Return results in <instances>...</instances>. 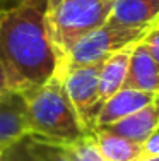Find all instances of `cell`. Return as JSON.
I'll use <instances>...</instances> for the list:
<instances>
[{
  "label": "cell",
  "instance_id": "19",
  "mask_svg": "<svg viewBox=\"0 0 159 161\" xmlns=\"http://www.w3.org/2000/svg\"><path fill=\"white\" fill-rule=\"evenodd\" d=\"M9 91L7 87V82H5V75H3V69H2V64H0V94Z\"/></svg>",
  "mask_w": 159,
  "mask_h": 161
},
{
  "label": "cell",
  "instance_id": "7",
  "mask_svg": "<svg viewBox=\"0 0 159 161\" xmlns=\"http://www.w3.org/2000/svg\"><path fill=\"white\" fill-rule=\"evenodd\" d=\"M24 99L21 93L5 91L0 94V149L29 136Z\"/></svg>",
  "mask_w": 159,
  "mask_h": 161
},
{
  "label": "cell",
  "instance_id": "16",
  "mask_svg": "<svg viewBox=\"0 0 159 161\" xmlns=\"http://www.w3.org/2000/svg\"><path fill=\"white\" fill-rule=\"evenodd\" d=\"M140 41L144 43V47L147 48V52L152 57V60L156 62V65L159 67V28L151 26V29L146 33V36H144Z\"/></svg>",
  "mask_w": 159,
  "mask_h": 161
},
{
  "label": "cell",
  "instance_id": "13",
  "mask_svg": "<svg viewBox=\"0 0 159 161\" xmlns=\"http://www.w3.org/2000/svg\"><path fill=\"white\" fill-rule=\"evenodd\" d=\"M24 144L33 161H70L60 144L38 139L33 136H26Z\"/></svg>",
  "mask_w": 159,
  "mask_h": 161
},
{
  "label": "cell",
  "instance_id": "14",
  "mask_svg": "<svg viewBox=\"0 0 159 161\" xmlns=\"http://www.w3.org/2000/svg\"><path fill=\"white\" fill-rule=\"evenodd\" d=\"M60 146L70 161H106L101 151L98 149L93 134H86L81 139Z\"/></svg>",
  "mask_w": 159,
  "mask_h": 161
},
{
  "label": "cell",
  "instance_id": "8",
  "mask_svg": "<svg viewBox=\"0 0 159 161\" xmlns=\"http://www.w3.org/2000/svg\"><path fill=\"white\" fill-rule=\"evenodd\" d=\"M157 96L159 93H147V91L123 87L101 105L99 112L96 115V120H94V129H101L116 120H122L128 115L135 113L137 110L147 106L149 103H152Z\"/></svg>",
  "mask_w": 159,
  "mask_h": 161
},
{
  "label": "cell",
  "instance_id": "3",
  "mask_svg": "<svg viewBox=\"0 0 159 161\" xmlns=\"http://www.w3.org/2000/svg\"><path fill=\"white\" fill-rule=\"evenodd\" d=\"M113 0H48V28L56 58L79 38L103 26Z\"/></svg>",
  "mask_w": 159,
  "mask_h": 161
},
{
  "label": "cell",
  "instance_id": "12",
  "mask_svg": "<svg viewBox=\"0 0 159 161\" xmlns=\"http://www.w3.org/2000/svg\"><path fill=\"white\" fill-rule=\"evenodd\" d=\"M91 134L106 161H140L142 158L149 156L146 144L134 142L101 129L93 130Z\"/></svg>",
  "mask_w": 159,
  "mask_h": 161
},
{
  "label": "cell",
  "instance_id": "21",
  "mask_svg": "<svg viewBox=\"0 0 159 161\" xmlns=\"http://www.w3.org/2000/svg\"><path fill=\"white\" fill-rule=\"evenodd\" d=\"M152 26H156V28H159V17H157V21H156V22H154V24H152Z\"/></svg>",
  "mask_w": 159,
  "mask_h": 161
},
{
  "label": "cell",
  "instance_id": "1",
  "mask_svg": "<svg viewBox=\"0 0 159 161\" xmlns=\"http://www.w3.org/2000/svg\"><path fill=\"white\" fill-rule=\"evenodd\" d=\"M46 12L48 0H22L0 12V64L10 91L24 93L55 74L56 52Z\"/></svg>",
  "mask_w": 159,
  "mask_h": 161
},
{
  "label": "cell",
  "instance_id": "5",
  "mask_svg": "<svg viewBox=\"0 0 159 161\" xmlns=\"http://www.w3.org/2000/svg\"><path fill=\"white\" fill-rule=\"evenodd\" d=\"M101 64L103 62L81 67H56V72H60L62 75L67 96L89 134L93 132L96 115L103 105L99 99Z\"/></svg>",
  "mask_w": 159,
  "mask_h": 161
},
{
  "label": "cell",
  "instance_id": "9",
  "mask_svg": "<svg viewBox=\"0 0 159 161\" xmlns=\"http://www.w3.org/2000/svg\"><path fill=\"white\" fill-rule=\"evenodd\" d=\"M123 87L147 91V93H159V67L149 55L142 41L135 43L132 48Z\"/></svg>",
  "mask_w": 159,
  "mask_h": 161
},
{
  "label": "cell",
  "instance_id": "10",
  "mask_svg": "<svg viewBox=\"0 0 159 161\" xmlns=\"http://www.w3.org/2000/svg\"><path fill=\"white\" fill-rule=\"evenodd\" d=\"M159 17V0H113L106 22L120 26H152Z\"/></svg>",
  "mask_w": 159,
  "mask_h": 161
},
{
  "label": "cell",
  "instance_id": "15",
  "mask_svg": "<svg viewBox=\"0 0 159 161\" xmlns=\"http://www.w3.org/2000/svg\"><path fill=\"white\" fill-rule=\"evenodd\" d=\"M0 161H33V158L26 149L24 139H21L0 151Z\"/></svg>",
  "mask_w": 159,
  "mask_h": 161
},
{
  "label": "cell",
  "instance_id": "4",
  "mask_svg": "<svg viewBox=\"0 0 159 161\" xmlns=\"http://www.w3.org/2000/svg\"><path fill=\"white\" fill-rule=\"evenodd\" d=\"M151 26H120L104 22L103 26L79 38L56 58V67H81L104 62L109 55L128 45H135L146 36Z\"/></svg>",
  "mask_w": 159,
  "mask_h": 161
},
{
  "label": "cell",
  "instance_id": "2",
  "mask_svg": "<svg viewBox=\"0 0 159 161\" xmlns=\"http://www.w3.org/2000/svg\"><path fill=\"white\" fill-rule=\"evenodd\" d=\"M24 99L29 136L55 144H67L89 134L65 93L60 72L46 82L21 93Z\"/></svg>",
  "mask_w": 159,
  "mask_h": 161
},
{
  "label": "cell",
  "instance_id": "18",
  "mask_svg": "<svg viewBox=\"0 0 159 161\" xmlns=\"http://www.w3.org/2000/svg\"><path fill=\"white\" fill-rule=\"evenodd\" d=\"M156 146L159 147V127L156 130V134L152 136V139L149 141V142H146V147L147 151H149V154H154V149H156Z\"/></svg>",
  "mask_w": 159,
  "mask_h": 161
},
{
  "label": "cell",
  "instance_id": "22",
  "mask_svg": "<svg viewBox=\"0 0 159 161\" xmlns=\"http://www.w3.org/2000/svg\"><path fill=\"white\" fill-rule=\"evenodd\" d=\"M0 151H2V149H0Z\"/></svg>",
  "mask_w": 159,
  "mask_h": 161
},
{
  "label": "cell",
  "instance_id": "6",
  "mask_svg": "<svg viewBox=\"0 0 159 161\" xmlns=\"http://www.w3.org/2000/svg\"><path fill=\"white\" fill-rule=\"evenodd\" d=\"M157 127H159V96L147 106L137 110L135 113L101 127V130L125 137V139L139 144H146L152 139Z\"/></svg>",
  "mask_w": 159,
  "mask_h": 161
},
{
  "label": "cell",
  "instance_id": "17",
  "mask_svg": "<svg viewBox=\"0 0 159 161\" xmlns=\"http://www.w3.org/2000/svg\"><path fill=\"white\" fill-rule=\"evenodd\" d=\"M22 0H0V12H7V10H12L21 3Z\"/></svg>",
  "mask_w": 159,
  "mask_h": 161
},
{
  "label": "cell",
  "instance_id": "20",
  "mask_svg": "<svg viewBox=\"0 0 159 161\" xmlns=\"http://www.w3.org/2000/svg\"><path fill=\"white\" fill-rule=\"evenodd\" d=\"M140 161H159V153H156V154H149V156H146V158H142Z\"/></svg>",
  "mask_w": 159,
  "mask_h": 161
},
{
  "label": "cell",
  "instance_id": "11",
  "mask_svg": "<svg viewBox=\"0 0 159 161\" xmlns=\"http://www.w3.org/2000/svg\"><path fill=\"white\" fill-rule=\"evenodd\" d=\"M132 48H134V45H128V47L115 52L113 55H109L101 64V69H99V99H101V103H104L106 99L111 98L115 93L123 89L125 77H127V72H128V60H130Z\"/></svg>",
  "mask_w": 159,
  "mask_h": 161
}]
</instances>
